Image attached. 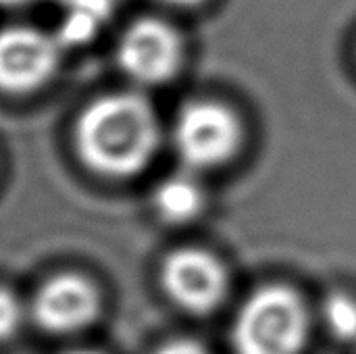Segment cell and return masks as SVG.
I'll use <instances>...</instances> for the list:
<instances>
[{
    "instance_id": "cell-1",
    "label": "cell",
    "mask_w": 356,
    "mask_h": 354,
    "mask_svg": "<svg viewBox=\"0 0 356 354\" xmlns=\"http://www.w3.org/2000/svg\"><path fill=\"white\" fill-rule=\"evenodd\" d=\"M73 146L86 169L108 179L142 173L161 146L154 106L136 92L90 100L73 123Z\"/></svg>"
},
{
    "instance_id": "cell-2",
    "label": "cell",
    "mask_w": 356,
    "mask_h": 354,
    "mask_svg": "<svg viewBox=\"0 0 356 354\" xmlns=\"http://www.w3.org/2000/svg\"><path fill=\"white\" fill-rule=\"evenodd\" d=\"M307 340V311L286 286L257 290L240 309L234 325L238 354H298Z\"/></svg>"
},
{
    "instance_id": "cell-3",
    "label": "cell",
    "mask_w": 356,
    "mask_h": 354,
    "mask_svg": "<svg viewBox=\"0 0 356 354\" xmlns=\"http://www.w3.org/2000/svg\"><path fill=\"white\" fill-rule=\"evenodd\" d=\"M242 140L240 117L219 100H190L177 111L173 146L188 169L209 171L223 167L238 154Z\"/></svg>"
},
{
    "instance_id": "cell-4",
    "label": "cell",
    "mask_w": 356,
    "mask_h": 354,
    "mask_svg": "<svg viewBox=\"0 0 356 354\" xmlns=\"http://www.w3.org/2000/svg\"><path fill=\"white\" fill-rule=\"evenodd\" d=\"M184 38L167 21L142 17L123 31L117 44L119 69L140 86H163L184 67Z\"/></svg>"
},
{
    "instance_id": "cell-5",
    "label": "cell",
    "mask_w": 356,
    "mask_h": 354,
    "mask_svg": "<svg viewBox=\"0 0 356 354\" xmlns=\"http://www.w3.org/2000/svg\"><path fill=\"white\" fill-rule=\"evenodd\" d=\"M161 286L169 300L192 315L213 313L227 294V271L209 250L181 246L161 265Z\"/></svg>"
},
{
    "instance_id": "cell-6",
    "label": "cell",
    "mask_w": 356,
    "mask_h": 354,
    "mask_svg": "<svg viewBox=\"0 0 356 354\" xmlns=\"http://www.w3.org/2000/svg\"><path fill=\"white\" fill-rule=\"evenodd\" d=\"M63 46L38 27L0 29V92L21 96L44 88L60 65Z\"/></svg>"
},
{
    "instance_id": "cell-7",
    "label": "cell",
    "mask_w": 356,
    "mask_h": 354,
    "mask_svg": "<svg viewBox=\"0 0 356 354\" xmlns=\"http://www.w3.org/2000/svg\"><path fill=\"white\" fill-rule=\"evenodd\" d=\"M98 313V288L77 273H58L50 277L40 286L31 303L33 321L44 332L56 336L86 330L96 321Z\"/></svg>"
},
{
    "instance_id": "cell-8",
    "label": "cell",
    "mask_w": 356,
    "mask_h": 354,
    "mask_svg": "<svg viewBox=\"0 0 356 354\" xmlns=\"http://www.w3.org/2000/svg\"><path fill=\"white\" fill-rule=\"evenodd\" d=\"M152 207L161 221L169 225H186L202 213L204 192L192 177L173 175L154 188Z\"/></svg>"
},
{
    "instance_id": "cell-9",
    "label": "cell",
    "mask_w": 356,
    "mask_h": 354,
    "mask_svg": "<svg viewBox=\"0 0 356 354\" xmlns=\"http://www.w3.org/2000/svg\"><path fill=\"white\" fill-rule=\"evenodd\" d=\"M323 317L332 334L340 340L356 338V300L348 294L334 292L323 305Z\"/></svg>"
},
{
    "instance_id": "cell-10",
    "label": "cell",
    "mask_w": 356,
    "mask_h": 354,
    "mask_svg": "<svg viewBox=\"0 0 356 354\" xmlns=\"http://www.w3.org/2000/svg\"><path fill=\"white\" fill-rule=\"evenodd\" d=\"M21 319H23V311L17 296L10 290L0 288V342L15 336V332L21 325Z\"/></svg>"
},
{
    "instance_id": "cell-11",
    "label": "cell",
    "mask_w": 356,
    "mask_h": 354,
    "mask_svg": "<svg viewBox=\"0 0 356 354\" xmlns=\"http://www.w3.org/2000/svg\"><path fill=\"white\" fill-rule=\"evenodd\" d=\"M115 0H65V13L79 15L96 25H104L113 15Z\"/></svg>"
},
{
    "instance_id": "cell-12",
    "label": "cell",
    "mask_w": 356,
    "mask_h": 354,
    "mask_svg": "<svg viewBox=\"0 0 356 354\" xmlns=\"http://www.w3.org/2000/svg\"><path fill=\"white\" fill-rule=\"evenodd\" d=\"M154 354H207V351L192 340H173L161 346Z\"/></svg>"
},
{
    "instance_id": "cell-13",
    "label": "cell",
    "mask_w": 356,
    "mask_h": 354,
    "mask_svg": "<svg viewBox=\"0 0 356 354\" xmlns=\"http://www.w3.org/2000/svg\"><path fill=\"white\" fill-rule=\"evenodd\" d=\"M156 2H163V4H169V6H179V8H188V6H196V4H202L204 0H156Z\"/></svg>"
},
{
    "instance_id": "cell-14",
    "label": "cell",
    "mask_w": 356,
    "mask_h": 354,
    "mask_svg": "<svg viewBox=\"0 0 356 354\" xmlns=\"http://www.w3.org/2000/svg\"><path fill=\"white\" fill-rule=\"evenodd\" d=\"M31 2H38V0H0V4H4V6H23V4H31Z\"/></svg>"
},
{
    "instance_id": "cell-15",
    "label": "cell",
    "mask_w": 356,
    "mask_h": 354,
    "mask_svg": "<svg viewBox=\"0 0 356 354\" xmlns=\"http://www.w3.org/2000/svg\"><path fill=\"white\" fill-rule=\"evenodd\" d=\"M65 354H98V353H92V351H73V353H65Z\"/></svg>"
}]
</instances>
